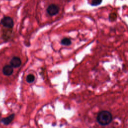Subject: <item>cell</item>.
Wrapping results in <instances>:
<instances>
[{"mask_svg":"<svg viewBox=\"0 0 128 128\" xmlns=\"http://www.w3.org/2000/svg\"><path fill=\"white\" fill-rule=\"evenodd\" d=\"M35 80L34 76L32 74H29L27 76L26 78V80L28 83L32 82Z\"/></svg>","mask_w":128,"mask_h":128,"instance_id":"obj_9","label":"cell"},{"mask_svg":"<svg viewBox=\"0 0 128 128\" xmlns=\"http://www.w3.org/2000/svg\"><path fill=\"white\" fill-rule=\"evenodd\" d=\"M12 33V28H8L7 30H4L2 34V38L6 41L8 40L10 38Z\"/></svg>","mask_w":128,"mask_h":128,"instance_id":"obj_6","label":"cell"},{"mask_svg":"<svg viewBox=\"0 0 128 128\" xmlns=\"http://www.w3.org/2000/svg\"><path fill=\"white\" fill-rule=\"evenodd\" d=\"M102 2V0H91V4L93 6L100 5Z\"/></svg>","mask_w":128,"mask_h":128,"instance_id":"obj_10","label":"cell"},{"mask_svg":"<svg viewBox=\"0 0 128 128\" xmlns=\"http://www.w3.org/2000/svg\"><path fill=\"white\" fill-rule=\"evenodd\" d=\"M112 120L111 113L107 110L100 112L96 116V120L101 126H106L110 124Z\"/></svg>","mask_w":128,"mask_h":128,"instance_id":"obj_1","label":"cell"},{"mask_svg":"<svg viewBox=\"0 0 128 128\" xmlns=\"http://www.w3.org/2000/svg\"><path fill=\"white\" fill-rule=\"evenodd\" d=\"M59 10V7L57 5L54 4H51L49 5L46 8V12L48 14L51 16H54L58 14Z\"/></svg>","mask_w":128,"mask_h":128,"instance_id":"obj_3","label":"cell"},{"mask_svg":"<svg viewBox=\"0 0 128 128\" xmlns=\"http://www.w3.org/2000/svg\"><path fill=\"white\" fill-rule=\"evenodd\" d=\"M0 24L7 28H12L14 26V21L10 16H4L0 20Z\"/></svg>","mask_w":128,"mask_h":128,"instance_id":"obj_2","label":"cell"},{"mask_svg":"<svg viewBox=\"0 0 128 128\" xmlns=\"http://www.w3.org/2000/svg\"><path fill=\"white\" fill-rule=\"evenodd\" d=\"M10 64L13 68H18L22 64V60L19 57L14 56L11 59Z\"/></svg>","mask_w":128,"mask_h":128,"instance_id":"obj_4","label":"cell"},{"mask_svg":"<svg viewBox=\"0 0 128 128\" xmlns=\"http://www.w3.org/2000/svg\"><path fill=\"white\" fill-rule=\"evenodd\" d=\"M2 73L6 76H9L14 72L13 67L10 64H7L4 66L2 68Z\"/></svg>","mask_w":128,"mask_h":128,"instance_id":"obj_5","label":"cell"},{"mask_svg":"<svg viewBox=\"0 0 128 128\" xmlns=\"http://www.w3.org/2000/svg\"><path fill=\"white\" fill-rule=\"evenodd\" d=\"M14 114H12L11 115L7 116L6 118H2L1 120V121L4 124L8 125L14 119Z\"/></svg>","mask_w":128,"mask_h":128,"instance_id":"obj_7","label":"cell"},{"mask_svg":"<svg viewBox=\"0 0 128 128\" xmlns=\"http://www.w3.org/2000/svg\"><path fill=\"white\" fill-rule=\"evenodd\" d=\"M71 43H72L71 40L70 38H62L61 40V44L64 46H70L71 44Z\"/></svg>","mask_w":128,"mask_h":128,"instance_id":"obj_8","label":"cell"}]
</instances>
